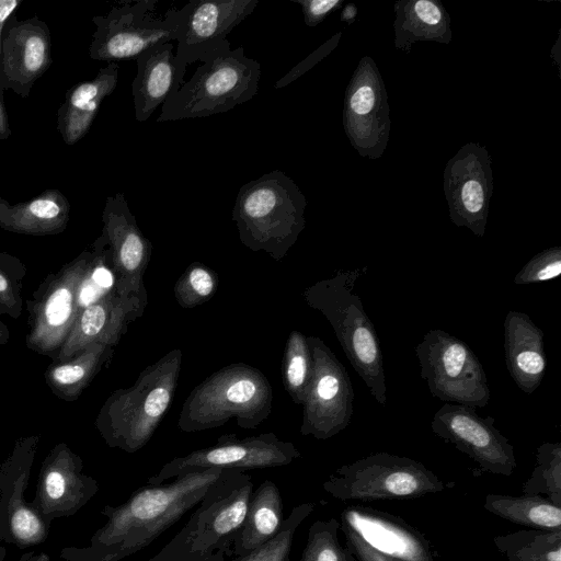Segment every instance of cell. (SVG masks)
I'll list each match as a JSON object with an SVG mask.
<instances>
[{"mask_svg": "<svg viewBox=\"0 0 561 561\" xmlns=\"http://www.w3.org/2000/svg\"><path fill=\"white\" fill-rule=\"evenodd\" d=\"M224 470H198L161 484H148L121 506L108 508L110 520L98 536L100 561H118L149 546L199 504Z\"/></svg>", "mask_w": 561, "mask_h": 561, "instance_id": "cell-1", "label": "cell"}, {"mask_svg": "<svg viewBox=\"0 0 561 561\" xmlns=\"http://www.w3.org/2000/svg\"><path fill=\"white\" fill-rule=\"evenodd\" d=\"M367 267L337 270L330 277L308 286L301 294L306 304L328 320L352 367L374 399L386 407L383 358L376 329L355 293L356 282Z\"/></svg>", "mask_w": 561, "mask_h": 561, "instance_id": "cell-2", "label": "cell"}, {"mask_svg": "<svg viewBox=\"0 0 561 561\" xmlns=\"http://www.w3.org/2000/svg\"><path fill=\"white\" fill-rule=\"evenodd\" d=\"M182 356L180 348L168 352L147 366L133 386L108 396L95 419L108 446L131 454L147 445L173 401Z\"/></svg>", "mask_w": 561, "mask_h": 561, "instance_id": "cell-3", "label": "cell"}, {"mask_svg": "<svg viewBox=\"0 0 561 561\" xmlns=\"http://www.w3.org/2000/svg\"><path fill=\"white\" fill-rule=\"evenodd\" d=\"M252 493L250 474L225 469L181 531L148 561H226Z\"/></svg>", "mask_w": 561, "mask_h": 561, "instance_id": "cell-4", "label": "cell"}, {"mask_svg": "<svg viewBox=\"0 0 561 561\" xmlns=\"http://www.w3.org/2000/svg\"><path fill=\"white\" fill-rule=\"evenodd\" d=\"M306 198L286 173L275 170L243 184L232 209L241 243L283 260L305 228Z\"/></svg>", "mask_w": 561, "mask_h": 561, "instance_id": "cell-5", "label": "cell"}, {"mask_svg": "<svg viewBox=\"0 0 561 561\" xmlns=\"http://www.w3.org/2000/svg\"><path fill=\"white\" fill-rule=\"evenodd\" d=\"M273 391L257 368L244 363L227 365L193 388L179 414L182 432L224 426L236 419L244 430H255L272 412Z\"/></svg>", "mask_w": 561, "mask_h": 561, "instance_id": "cell-6", "label": "cell"}, {"mask_svg": "<svg viewBox=\"0 0 561 561\" xmlns=\"http://www.w3.org/2000/svg\"><path fill=\"white\" fill-rule=\"evenodd\" d=\"M191 79L161 106L157 123L208 117L252 100L259 92L261 65L230 48L227 41L202 60Z\"/></svg>", "mask_w": 561, "mask_h": 561, "instance_id": "cell-7", "label": "cell"}, {"mask_svg": "<svg viewBox=\"0 0 561 561\" xmlns=\"http://www.w3.org/2000/svg\"><path fill=\"white\" fill-rule=\"evenodd\" d=\"M323 489L341 501L415 499L445 489L443 481L414 459L376 453L337 468Z\"/></svg>", "mask_w": 561, "mask_h": 561, "instance_id": "cell-8", "label": "cell"}, {"mask_svg": "<svg viewBox=\"0 0 561 561\" xmlns=\"http://www.w3.org/2000/svg\"><path fill=\"white\" fill-rule=\"evenodd\" d=\"M157 4V0L122 2L107 14L94 16L95 31L89 46L90 57L115 62L136 58L154 46L178 41L186 5L171 8L163 16H156Z\"/></svg>", "mask_w": 561, "mask_h": 561, "instance_id": "cell-9", "label": "cell"}, {"mask_svg": "<svg viewBox=\"0 0 561 561\" xmlns=\"http://www.w3.org/2000/svg\"><path fill=\"white\" fill-rule=\"evenodd\" d=\"M421 377L446 403L484 408L491 392L482 364L470 346L442 329L426 332L415 347Z\"/></svg>", "mask_w": 561, "mask_h": 561, "instance_id": "cell-10", "label": "cell"}, {"mask_svg": "<svg viewBox=\"0 0 561 561\" xmlns=\"http://www.w3.org/2000/svg\"><path fill=\"white\" fill-rule=\"evenodd\" d=\"M312 376L302 402L300 434L328 439L346 428L353 416L354 390L344 365L318 336H307Z\"/></svg>", "mask_w": 561, "mask_h": 561, "instance_id": "cell-11", "label": "cell"}, {"mask_svg": "<svg viewBox=\"0 0 561 561\" xmlns=\"http://www.w3.org/2000/svg\"><path fill=\"white\" fill-rule=\"evenodd\" d=\"M300 457L296 446L279 439L274 433L238 438L226 434L213 446L175 457L148 479V484H161L168 480L205 469H264L291 463Z\"/></svg>", "mask_w": 561, "mask_h": 561, "instance_id": "cell-12", "label": "cell"}, {"mask_svg": "<svg viewBox=\"0 0 561 561\" xmlns=\"http://www.w3.org/2000/svg\"><path fill=\"white\" fill-rule=\"evenodd\" d=\"M90 250L49 274L27 300V348L55 357L67 340L77 318L76 289L88 264Z\"/></svg>", "mask_w": 561, "mask_h": 561, "instance_id": "cell-13", "label": "cell"}, {"mask_svg": "<svg viewBox=\"0 0 561 561\" xmlns=\"http://www.w3.org/2000/svg\"><path fill=\"white\" fill-rule=\"evenodd\" d=\"M494 422L493 416H480L474 408L445 403L435 412L431 428L469 456L481 471L508 477L517 467L514 447Z\"/></svg>", "mask_w": 561, "mask_h": 561, "instance_id": "cell-14", "label": "cell"}, {"mask_svg": "<svg viewBox=\"0 0 561 561\" xmlns=\"http://www.w3.org/2000/svg\"><path fill=\"white\" fill-rule=\"evenodd\" d=\"M102 222L101 234L110 250L116 294L148 301L144 276L152 244L138 227L123 193L106 198Z\"/></svg>", "mask_w": 561, "mask_h": 561, "instance_id": "cell-15", "label": "cell"}, {"mask_svg": "<svg viewBox=\"0 0 561 561\" xmlns=\"http://www.w3.org/2000/svg\"><path fill=\"white\" fill-rule=\"evenodd\" d=\"M257 0H191L182 33L176 41L175 62L183 80L186 67L201 61L225 44L227 35L257 7Z\"/></svg>", "mask_w": 561, "mask_h": 561, "instance_id": "cell-16", "label": "cell"}, {"mask_svg": "<svg viewBox=\"0 0 561 561\" xmlns=\"http://www.w3.org/2000/svg\"><path fill=\"white\" fill-rule=\"evenodd\" d=\"M7 26L1 42L0 84L26 98L50 64V34L37 18Z\"/></svg>", "mask_w": 561, "mask_h": 561, "instance_id": "cell-17", "label": "cell"}, {"mask_svg": "<svg viewBox=\"0 0 561 561\" xmlns=\"http://www.w3.org/2000/svg\"><path fill=\"white\" fill-rule=\"evenodd\" d=\"M340 524L383 554L407 561H434L424 534L397 515L350 505L342 511Z\"/></svg>", "mask_w": 561, "mask_h": 561, "instance_id": "cell-18", "label": "cell"}, {"mask_svg": "<svg viewBox=\"0 0 561 561\" xmlns=\"http://www.w3.org/2000/svg\"><path fill=\"white\" fill-rule=\"evenodd\" d=\"M147 301L116 294L115 289L78 312L67 340L54 357L65 362L93 343L115 346L128 324L140 318Z\"/></svg>", "mask_w": 561, "mask_h": 561, "instance_id": "cell-19", "label": "cell"}, {"mask_svg": "<svg viewBox=\"0 0 561 561\" xmlns=\"http://www.w3.org/2000/svg\"><path fill=\"white\" fill-rule=\"evenodd\" d=\"M543 336V331L528 314L507 312L504 320L506 368L516 386L527 394L537 390L546 373Z\"/></svg>", "mask_w": 561, "mask_h": 561, "instance_id": "cell-20", "label": "cell"}, {"mask_svg": "<svg viewBox=\"0 0 561 561\" xmlns=\"http://www.w3.org/2000/svg\"><path fill=\"white\" fill-rule=\"evenodd\" d=\"M173 43L154 46L135 58L137 72L131 83L135 117L144 123L184 83L175 62Z\"/></svg>", "mask_w": 561, "mask_h": 561, "instance_id": "cell-21", "label": "cell"}, {"mask_svg": "<svg viewBox=\"0 0 561 561\" xmlns=\"http://www.w3.org/2000/svg\"><path fill=\"white\" fill-rule=\"evenodd\" d=\"M118 70L117 62H108L93 79L68 90L57 112V127L67 145L78 142L89 131L102 101L117 85Z\"/></svg>", "mask_w": 561, "mask_h": 561, "instance_id": "cell-22", "label": "cell"}, {"mask_svg": "<svg viewBox=\"0 0 561 561\" xmlns=\"http://www.w3.org/2000/svg\"><path fill=\"white\" fill-rule=\"evenodd\" d=\"M70 219V203L58 190H46L36 197L11 204L0 197V228L28 236L62 232Z\"/></svg>", "mask_w": 561, "mask_h": 561, "instance_id": "cell-23", "label": "cell"}, {"mask_svg": "<svg viewBox=\"0 0 561 561\" xmlns=\"http://www.w3.org/2000/svg\"><path fill=\"white\" fill-rule=\"evenodd\" d=\"M284 519L279 489L273 481L265 480L251 495L244 520L231 546L232 557L243 556L271 540L280 530Z\"/></svg>", "mask_w": 561, "mask_h": 561, "instance_id": "cell-24", "label": "cell"}, {"mask_svg": "<svg viewBox=\"0 0 561 561\" xmlns=\"http://www.w3.org/2000/svg\"><path fill=\"white\" fill-rule=\"evenodd\" d=\"M114 346L93 343L65 362H54L44 373L51 392L64 401H75L113 356Z\"/></svg>", "mask_w": 561, "mask_h": 561, "instance_id": "cell-25", "label": "cell"}, {"mask_svg": "<svg viewBox=\"0 0 561 561\" xmlns=\"http://www.w3.org/2000/svg\"><path fill=\"white\" fill-rule=\"evenodd\" d=\"M483 507L501 518L531 529L561 530V507L541 495L490 493Z\"/></svg>", "mask_w": 561, "mask_h": 561, "instance_id": "cell-26", "label": "cell"}, {"mask_svg": "<svg viewBox=\"0 0 561 561\" xmlns=\"http://www.w3.org/2000/svg\"><path fill=\"white\" fill-rule=\"evenodd\" d=\"M493 542L507 561H561V530L523 529Z\"/></svg>", "mask_w": 561, "mask_h": 561, "instance_id": "cell-27", "label": "cell"}, {"mask_svg": "<svg viewBox=\"0 0 561 561\" xmlns=\"http://www.w3.org/2000/svg\"><path fill=\"white\" fill-rule=\"evenodd\" d=\"M115 288L110 250L101 234L93 243L88 264L76 289V308L80 312Z\"/></svg>", "mask_w": 561, "mask_h": 561, "instance_id": "cell-28", "label": "cell"}, {"mask_svg": "<svg viewBox=\"0 0 561 561\" xmlns=\"http://www.w3.org/2000/svg\"><path fill=\"white\" fill-rule=\"evenodd\" d=\"M313 360L307 336L293 330L285 344L282 379L296 404H302L312 376Z\"/></svg>", "mask_w": 561, "mask_h": 561, "instance_id": "cell-29", "label": "cell"}, {"mask_svg": "<svg viewBox=\"0 0 561 561\" xmlns=\"http://www.w3.org/2000/svg\"><path fill=\"white\" fill-rule=\"evenodd\" d=\"M525 495H547L561 507V443H542L536 450V465L523 484Z\"/></svg>", "mask_w": 561, "mask_h": 561, "instance_id": "cell-30", "label": "cell"}, {"mask_svg": "<svg viewBox=\"0 0 561 561\" xmlns=\"http://www.w3.org/2000/svg\"><path fill=\"white\" fill-rule=\"evenodd\" d=\"M312 502L302 503L294 507L284 519L280 530L275 537L259 548L226 561H290L289 552L295 533L300 524L314 511Z\"/></svg>", "mask_w": 561, "mask_h": 561, "instance_id": "cell-31", "label": "cell"}, {"mask_svg": "<svg viewBox=\"0 0 561 561\" xmlns=\"http://www.w3.org/2000/svg\"><path fill=\"white\" fill-rule=\"evenodd\" d=\"M340 522L332 517L316 520L308 530L307 542L299 561H357L337 537Z\"/></svg>", "mask_w": 561, "mask_h": 561, "instance_id": "cell-32", "label": "cell"}, {"mask_svg": "<svg viewBox=\"0 0 561 561\" xmlns=\"http://www.w3.org/2000/svg\"><path fill=\"white\" fill-rule=\"evenodd\" d=\"M218 275L208 266L193 262L174 285L176 302L184 309H191L207 302L216 293Z\"/></svg>", "mask_w": 561, "mask_h": 561, "instance_id": "cell-33", "label": "cell"}, {"mask_svg": "<svg viewBox=\"0 0 561 561\" xmlns=\"http://www.w3.org/2000/svg\"><path fill=\"white\" fill-rule=\"evenodd\" d=\"M26 276L23 262L9 253L0 252V314L18 320L22 314V286Z\"/></svg>", "mask_w": 561, "mask_h": 561, "instance_id": "cell-34", "label": "cell"}, {"mask_svg": "<svg viewBox=\"0 0 561 561\" xmlns=\"http://www.w3.org/2000/svg\"><path fill=\"white\" fill-rule=\"evenodd\" d=\"M561 274V248L554 247L536 254L515 275V285H530L557 278Z\"/></svg>", "mask_w": 561, "mask_h": 561, "instance_id": "cell-35", "label": "cell"}, {"mask_svg": "<svg viewBox=\"0 0 561 561\" xmlns=\"http://www.w3.org/2000/svg\"><path fill=\"white\" fill-rule=\"evenodd\" d=\"M11 529L18 539L25 542L38 539L43 530L38 517L32 511L24 507L18 508L13 513Z\"/></svg>", "mask_w": 561, "mask_h": 561, "instance_id": "cell-36", "label": "cell"}, {"mask_svg": "<svg viewBox=\"0 0 561 561\" xmlns=\"http://www.w3.org/2000/svg\"><path fill=\"white\" fill-rule=\"evenodd\" d=\"M339 36L332 37L324 45L319 47L316 51L310 54L306 59L300 61L294 68H291L284 77H282L276 83V89H282L287 87L289 83L297 80L301 77L306 71H308L311 67H313L319 60H321L329 51L336 45Z\"/></svg>", "mask_w": 561, "mask_h": 561, "instance_id": "cell-37", "label": "cell"}, {"mask_svg": "<svg viewBox=\"0 0 561 561\" xmlns=\"http://www.w3.org/2000/svg\"><path fill=\"white\" fill-rule=\"evenodd\" d=\"M340 529H342L345 535L347 548L355 556L357 561H407L383 554L375 550L364 540H362L356 534L343 526H340Z\"/></svg>", "mask_w": 561, "mask_h": 561, "instance_id": "cell-38", "label": "cell"}, {"mask_svg": "<svg viewBox=\"0 0 561 561\" xmlns=\"http://www.w3.org/2000/svg\"><path fill=\"white\" fill-rule=\"evenodd\" d=\"M302 10L305 23L316 26L321 23L340 4V0H291Z\"/></svg>", "mask_w": 561, "mask_h": 561, "instance_id": "cell-39", "label": "cell"}, {"mask_svg": "<svg viewBox=\"0 0 561 561\" xmlns=\"http://www.w3.org/2000/svg\"><path fill=\"white\" fill-rule=\"evenodd\" d=\"M375 103L376 94L373 87L364 84L353 91L348 107L353 114L366 115L373 111Z\"/></svg>", "mask_w": 561, "mask_h": 561, "instance_id": "cell-40", "label": "cell"}, {"mask_svg": "<svg viewBox=\"0 0 561 561\" xmlns=\"http://www.w3.org/2000/svg\"><path fill=\"white\" fill-rule=\"evenodd\" d=\"M21 0H0V56H1V42H2V32L4 25L12 13L16 10V8L21 4ZM1 79V72H0Z\"/></svg>", "mask_w": 561, "mask_h": 561, "instance_id": "cell-41", "label": "cell"}, {"mask_svg": "<svg viewBox=\"0 0 561 561\" xmlns=\"http://www.w3.org/2000/svg\"><path fill=\"white\" fill-rule=\"evenodd\" d=\"M1 84H0V140H5L11 135V129L9 127L8 116L4 111L2 95H1Z\"/></svg>", "mask_w": 561, "mask_h": 561, "instance_id": "cell-42", "label": "cell"}, {"mask_svg": "<svg viewBox=\"0 0 561 561\" xmlns=\"http://www.w3.org/2000/svg\"><path fill=\"white\" fill-rule=\"evenodd\" d=\"M10 341V330L0 320V345H5Z\"/></svg>", "mask_w": 561, "mask_h": 561, "instance_id": "cell-43", "label": "cell"}]
</instances>
